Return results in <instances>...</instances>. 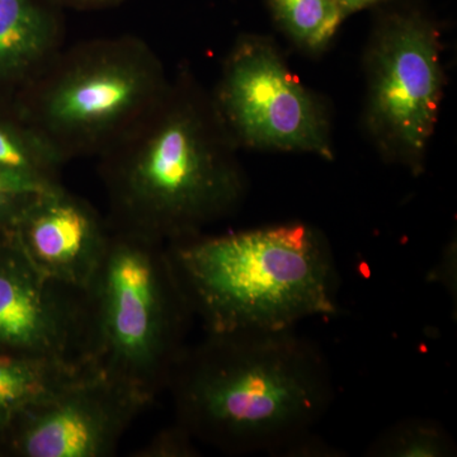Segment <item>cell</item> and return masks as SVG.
<instances>
[{"instance_id":"cell-9","label":"cell","mask_w":457,"mask_h":457,"mask_svg":"<svg viewBox=\"0 0 457 457\" xmlns=\"http://www.w3.org/2000/svg\"><path fill=\"white\" fill-rule=\"evenodd\" d=\"M84 347L83 290L45 276L9 230L0 233V353L87 365Z\"/></svg>"},{"instance_id":"cell-14","label":"cell","mask_w":457,"mask_h":457,"mask_svg":"<svg viewBox=\"0 0 457 457\" xmlns=\"http://www.w3.org/2000/svg\"><path fill=\"white\" fill-rule=\"evenodd\" d=\"M276 27L297 50L320 56L347 20L339 0H266Z\"/></svg>"},{"instance_id":"cell-16","label":"cell","mask_w":457,"mask_h":457,"mask_svg":"<svg viewBox=\"0 0 457 457\" xmlns=\"http://www.w3.org/2000/svg\"><path fill=\"white\" fill-rule=\"evenodd\" d=\"M135 457H195L198 455L196 440L179 423L153 436L147 444L134 451Z\"/></svg>"},{"instance_id":"cell-20","label":"cell","mask_w":457,"mask_h":457,"mask_svg":"<svg viewBox=\"0 0 457 457\" xmlns=\"http://www.w3.org/2000/svg\"><path fill=\"white\" fill-rule=\"evenodd\" d=\"M383 2L385 0H339L343 12H345L347 18L359 13V12L365 11V9L376 7Z\"/></svg>"},{"instance_id":"cell-7","label":"cell","mask_w":457,"mask_h":457,"mask_svg":"<svg viewBox=\"0 0 457 457\" xmlns=\"http://www.w3.org/2000/svg\"><path fill=\"white\" fill-rule=\"evenodd\" d=\"M210 96L237 150L335 159L329 104L300 82L270 36L240 35Z\"/></svg>"},{"instance_id":"cell-10","label":"cell","mask_w":457,"mask_h":457,"mask_svg":"<svg viewBox=\"0 0 457 457\" xmlns=\"http://www.w3.org/2000/svg\"><path fill=\"white\" fill-rule=\"evenodd\" d=\"M8 230L45 276L83 290L102 260L111 228L88 201L59 183L36 192Z\"/></svg>"},{"instance_id":"cell-4","label":"cell","mask_w":457,"mask_h":457,"mask_svg":"<svg viewBox=\"0 0 457 457\" xmlns=\"http://www.w3.org/2000/svg\"><path fill=\"white\" fill-rule=\"evenodd\" d=\"M83 288L84 361L153 402L187 348L194 312L164 243L110 227Z\"/></svg>"},{"instance_id":"cell-12","label":"cell","mask_w":457,"mask_h":457,"mask_svg":"<svg viewBox=\"0 0 457 457\" xmlns=\"http://www.w3.org/2000/svg\"><path fill=\"white\" fill-rule=\"evenodd\" d=\"M89 370L69 361L0 353V440L29 405Z\"/></svg>"},{"instance_id":"cell-17","label":"cell","mask_w":457,"mask_h":457,"mask_svg":"<svg viewBox=\"0 0 457 457\" xmlns=\"http://www.w3.org/2000/svg\"><path fill=\"white\" fill-rule=\"evenodd\" d=\"M38 191L0 171V233L8 230L20 210Z\"/></svg>"},{"instance_id":"cell-19","label":"cell","mask_w":457,"mask_h":457,"mask_svg":"<svg viewBox=\"0 0 457 457\" xmlns=\"http://www.w3.org/2000/svg\"><path fill=\"white\" fill-rule=\"evenodd\" d=\"M56 7L78 9V11H97L116 7L125 0H50Z\"/></svg>"},{"instance_id":"cell-13","label":"cell","mask_w":457,"mask_h":457,"mask_svg":"<svg viewBox=\"0 0 457 457\" xmlns=\"http://www.w3.org/2000/svg\"><path fill=\"white\" fill-rule=\"evenodd\" d=\"M64 162L53 147L17 113L16 119L0 117V171L33 188L59 185Z\"/></svg>"},{"instance_id":"cell-5","label":"cell","mask_w":457,"mask_h":457,"mask_svg":"<svg viewBox=\"0 0 457 457\" xmlns=\"http://www.w3.org/2000/svg\"><path fill=\"white\" fill-rule=\"evenodd\" d=\"M170 77L137 36L64 49L21 90L17 113L64 163L104 154L164 95Z\"/></svg>"},{"instance_id":"cell-2","label":"cell","mask_w":457,"mask_h":457,"mask_svg":"<svg viewBox=\"0 0 457 457\" xmlns=\"http://www.w3.org/2000/svg\"><path fill=\"white\" fill-rule=\"evenodd\" d=\"M212 96L187 68L99 155L110 227L170 245L200 236L243 204L248 179Z\"/></svg>"},{"instance_id":"cell-11","label":"cell","mask_w":457,"mask_h":457,"mask_svg":"<svg viewBox=\"0 0 457 457\" xmlns=\"http://www.w3.org/2000/svg\"><path fill=\"white\" fill-rule=\"evenodd\" d=\"M59 11L50 0H0V87L21 92L62 51Z\"/></svg>"},{"instance_id":"cell-8","label":"cell","mask_w":457,"mask_h":457,"mask_svg":"<svg viewBox=\"0 0 457 457\" xmlns=\"http://www.w3.org/2000/svg\"><path fill=\"white\" fill-rule=\"evenodd\" d=\"M149 400L89 370L29 405L0 440L20 457H110Z\"/></svg>"},{"instance_id":"cell-3","label":"cell","mask_w":457,"mask_h":457,"mask_svg":"<svg viewBox=\"0 0 457 457\" xmlns=\"http://www.w3.org/2000/svg\"><path fill=\"white\" fill-rule=\"evenodd\" d=\"M167 246L206 333L278 332L338 312L335 257L327 237L312 225L200 234Z\"/></svg>"},{"instance_id":"cell-15","label":"cell","mask_w":457,"mask_h":457,"mask_svg":"<svg viewBox=\"0 0 457 457\" xmlns=\"http://www.w3.org/2000/svg\"><path fill=\"white\" fill-rule=\"evenodd\" d=\"M366 455L374 457H447L456 455L455 442L444 426L426 418L402 420L380 433Z\"/></svg>"},{"instance_id":"cell-1","label":"cell","mask_w":457,"mask_h":457,"mask_svg":"<svg viewBox=\"0 0 457 457\" xmlns=\"http://www.w3.org/2000/svg\"><path fill=\"white\" fill-rule=\"evenodd\" d=\"M167 390L176 422L230 455H296L335 399L323 352L293 329L206 333Z\"/></svg>"},{"instance_id":"cell-18","label":"cell","mask_w":457,"mask_h":457,"mask_svg":"<svg viewBox=\"0 0 457 457\" xmlns=\"http://www.w3.org/2000/svg\"><path fill=\"white\" fill-rule=\"evenodd\" d=\"M457 246L456 239L450 240L449 245L442 252L440 261L429 272L428 281L444 286L451 297L456 300L457 290Z\"/></svg>"},{"instance_id":"cell-6","label":"cell","mask_w":457,"mask_h":457,"mask_svg":"<svg viewBox=\"0 0 457 457\" xmlns=\"http://www.w3.org/2000/svg\"><path fill=\"white\" fill-rule=\"evenodd\" d=\"M437 21L418 4L383 9L365 54L362 123L378 155L413 176L426 170L446 73Z\"/></svg>"}]
</instances>
